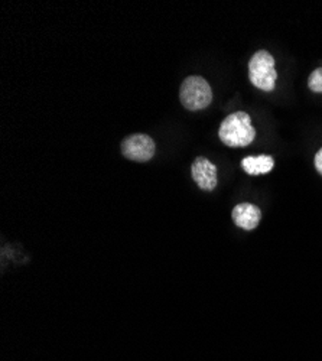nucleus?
I'll list each match as a JSON object with an SVG mask.
<instances>
[{
  "mask_svg": "<svg viewBox=\"0 0 322 361\" xmlns=\"http://www.w3.org/2000/svg\"><path fill=\"white\" fill-rule=\"evenodd\" d=\"M242 166L243 169L249 173V175H263V173H269L273 166H275V161L272 157L269 155H259V157H247L242 161Z\"/></svg>",
  "mask_w": 322,
  "mask_h": 361,
  "instance_id": "0eeeda50",
  "label": "nucleus"
},
{
  "mask_svg": "<svg viewBox=\"0 0 322 361\" xmlns=\"http://www.w3.org/2000/svg\"><path fill=\"white\" fill-rule=\"evenodd\" d=\"M315 168L322 175V149H319L318 154L315 155Z\"/></svg>",
  "mask_w": 322,
  "mask_h": 361,
  "instance_id": "1a4fd4ad",
  "label": "nucleus"
},
{
  "mask_svg": "<svg viewBox=\"0 0 322 361\" xmlns=\"http://www.w3.org/2000/svg\"><path fill=\"white\" fill-rule=\"evenodd\" d=\"M180 100L190 111L202 110L211 104L213 90L210 84L199 75L188 77L180 88Z\"/></svg>",
  "mask_w": 322,
  "mask_h": 361,
  "instance_id": "7ed1b4c3",
  "label": "nucleus"
},
{
  "mask_svg": "<svg viewBox=\"0 0 322 361\" xmlns=\"http://www.w3.org/2000/svg\"><path fill=\"white\" fill-rule=\"evenodd\" d=\"M231 217L237 227L243 230H254L261 219L260 208L250 202H242L234 207Z\"/></svg>",
  "mask_w": 322,
  "mask_h": 361,
  "instance_id": "423d86ee",
  "label": "nucleus"
},
{
  "mask_svg": "<svg viewBox=\"0 0 322 361\" xmlns=\"http://www.w3.org/2000/svg\"><path fill=\"white\" fill-rule=\"evenodd\" d=\"M191 173L195 184L204 191H213L218 184L217 166L204 157H199L192 162Z\"/></svg>",
  "mask_w": 322,
  "mask_h": 361,
  "instance_id": "39448f33",
  "label": "nucleus"
},
{
  "mask_svg": "<svg viewBox=\"0 0 322 361\" xmlns=\"http://www.w3.org/2000/svg\"><path fill=\"white\" fill-rule=\"evenodd\" d=\"M308 87L314 93H322V67L312 71L308 78Z\"/></svg>",
  "mask_w": 322,
  "mask_h": 361,
  "instance_id": "6e6552de",
  "label": "nucleus"
},
{
  "mask_svg": "<svg viewBox=\"0 0 322 361\" xmlns=\"http://www.w3.org/2000/svg\"><path fill=\"white\" fill-rule=\"evenodd\" d=\"M250 82L263 92H272L275 88L278 73L275 70V58L265 49L257 51L249 61Z\"/></svg>",
  "mask_w": 322,
  "mask_h": 361,
  "instance_id": "f03ea898",
  "label": "nucleus"
},
{
  "mask_svg": "<svg viewBox=\"0 0 322 361\" xmlns=\"http://www.w3.org/2000/svg\"><path fill=\"white\" fill-rule=\"evenodd\" d=\"M218 136L225 146L243 147L254 140L256 129L253 128L252 118L247 113L236 111L223 120Z\"/></svg>",
  "mask_w": 322,
  "mask_h": 361,
  "instance_id": "f257e3e1",
  "label": "nucleus"
},
{
  "mask_svg": "<svg viewBox=\"0 0 322 361\" xmlns=\"http://www.w3.org/2000/svg\"><path fill=\"white\" fill-rule=\"evenodd\" d=\"M155 142L151 136L136 133L122 142V154L135 162H148L155 155Z\"/></svg>",
  "mask_w": 322,
  "mask_h": 361,
  "instance_id": "20e7f679",
  "label": "nucleus"
}]
</instances>
